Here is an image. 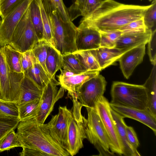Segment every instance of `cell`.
<instances>
[{
    "label": "cell",
    "instance_id": "4316f807",
    "mask_svg": "<svg viewBox=\"0 0 156 156\" xmlns=\"http://www.w3.org/2000/svg\"><path fill=\"white\" fill-rule=\"evenodd\" d=\"M40 103V99H37L18 104V118L20 121L36 118L39 110Z\"/></svg>",
    "mask_w": 156,
    "mask_h": 156
},
{
    "label": "cell",
    "instance_id": "30bf717a",
    "mask_svg": "<svg viewBox=\"0 0 156 156\" xmlns=\"http://www.w3.org/2000/svg\"><path fill=\"white\" fill-rule=\"evenodd\" d=\"M58 85L59 82L51 80L43 89L39 110L35 118L38 122L44 123L53 110L55 104L64 96L65 89L61 87L58 90L57 86Z\"/></svg>",
    "mask_w": 156,
    "mask_h": 156
},
{
    "label": "cell",
    "instance_id": "f6af8a7d",
    "mask_svg": "<svg viewBox=\"0 0 156 156\" xmlns=\"http://www.w3.org/2000/svg\"><path fill=\"white\" fill-rule=\"evenodd\" d=\"M126 129L129 141L135 148L137 149L140 145V143L135 131L133 127L127 125Z\"/></svg>",
    "mask_w": 156,
    "mask_h": 156
},
{
    "label": "cell",
    "instance_id": "74e56055",
    "mask_svg": "<svg viewBox=\"0 0 156 156\" xmlns=\"http://www.w3.org/2000/svg\"><path fill=\"white\" fill-rule=\"evenodd\" d=\"M18 104L0 99V117L18 118Z\"/></svg>",
    "mask_w": 156,
    "mask_h": 156
},
{
    "label": "cell",
    "instance_id": "83f0119b",
    "mask_svg": "<svg viewBox=\"0 0 156 156\" xmlns=\"http://www.w3.org/2000/svg\"><path fill=\"white\" fill-rule=\"evenodd\" d=\"M73 53L86 71H101L97 59L90 50L77 51Z\"/></svg>",
    "mask_w": 156,
    "mask_h": 156
},
{
    "label": "cell",
    "instance_id": "9a60e30c",
    "mask_svg": "<svg viewBox=\"0 0 156 156\" xmlns=\"http://www.w3.org/2000/svg\"><path fill=\"white\" fill-rule=\"evenodd\" d=\"M145 53V45H141L128 50L119 59L120 68L126 79L129 77L135 68L142 62Z\"/></svg>",
    "mask_w": 156,
    "mask_h": 156
},
{
    "label": "cell",
    "instance_id": "f35d334b",
    "mask_svg": "<svg viewBox=\"0 0 156 156\" xmlns=\"http://www.w3.org/2000/svg\"><path fill=\"white\" fill-rule=\"evenodd\" d=\"M151 6L147 10L144 17V23L148 30L153 31L155 28L156 22V0H153Z\"/></svg>",
    "mask_w": 156,
    "mask_h": 156
},
{
    "label": "cell",
    "instance_id": "e0dca14e",
    "mask_svg": "<svg viewBox=\"0 0 156 156\" xmlns=\"http://www.w3.org/2000/svg\"><path fill=\"white\" fill-rule=\"evenodd\" d=\"M111 110L121 144L122 155L125 156H140L137 149L131 145L128 140L126 129L127 125L124 120V118L111 108Z\"/></svg>",
    "mask_w": 156,
    "mask_h": 156
},
{
    "label": "cell",
    "instance_id": "3957f363",
    "mask_svg": "<svg viewBox=\"0 0 156 156\" xmlns=\"http://www.w3.org/2000/svg\"><path fill=\"white\" fill-rule=\"evenodd\" d=\"M42 2L51 20L55 48L62 55L77 51L76 44L77 27L72 21L62 20L56 11L51 10L45 2Z\"/></svg>",
    "mask_w": 156,
    "mask_h": 156
},
{
    "label": "cell",
    "instance_id": "d590c367",
    "mask_svg": "<svg viewBox=\"0 0 156 156\" xmlns=\"http://www.w3.org/2000/svg\"><path fill=\"white\" fill-rule=\"evenodd\" d=\"M52 10L55 11L61 19L65 22L71 21L69 18L67 8L62 0H42Z\"/></svg>",
    "mask_w": 156,
    "mask_h": 156
},
{
    "label": "cell",
    "instance_id": "ffe728a7",
    "mask_svg": "<svg viewBox=\"0 0 156 156\" xmlns=\"http://www.w3.org/2000/svg\"><path fill=\"white\" fill-rule=\"evenodd\" d=\"M21 84L18 104L40 99L42 90L40 89L25 73Z\"/></svg>",
    "mask_w": 156,
    "mask_h": 156
},
{
    "label": "cell",
    "instance_id": "603a6c76",
    "mask_svg": "<svg viewBox=\"0 0 156 156\" xmlns=\"http://www.w3.org/2000/svg\"><path fill=\"white\" fill-rule=\"evenodd\" d=\"M9 69L0 46V83L1 99L10 101Z\"/></svg>",
    "mask_w": 156,
    "mask_h": 156
},
{
    "label": "cell",
    "instance_id": "277c9868",
    "mask_svg": "<svg viewBox=\"0 0 156 156\" xmlns=\"http://www.w3.org/2000/svg\"><path fill=\"white\" fill-rule=\"evenodd\" d=\"M110 103L141 110L147 108V98L143 85L115 81L111 91Z\"/></svg>",
    "mask_w": 156,
    "mask_h": 156
},
{
    "label": "cell",
    "instance_id": "cb8c5ba5",
    "mask_svg": "<svg viewBox=\"0 0 156 156\" xmlns=\"http://www.w3.org/2000/svg\"><path fill=\"white\" fill-rule=\"evenodd\" d=\"M24 73L42 90L51 80L48 74L35 57L32 66Z\"/></svg>",
    "mask_w": 156,
    "mask_h": 156
},
{
    "label": "cell",
    "instance_id": "8d00e7d4",
    "mask_svg": "<svg viewBox=\"0 0 156 156\" xmlns=\"http://www.w3.org/2000/svg\"><path fill=\"white\" fill-rule=\"evenodd\" d=\"M148 30L143 18L128 23L119 30L122 34H133L144 33Z\"/></svg>",
    "mask_w": 156,
    "mask_h": 156
},
{
    "label": "cell",
    "instance_id": "4fadbf2b",
    "mask_svg": "<svg viewBox=\"0 0 156 156\" xmlns=\"http://www.w3.org/2000/svg\"><path fill=\"white\" fill-rule=\"evenodd\" d=\"M111 108L121 116L136 120L150 128L156 134V116L148 109L141 110L109 102Z\"/></svg>",
    "mask_w": 156,
    "mask_h": 156
},
{
    "label": "cell",
    "instance_id": "d6986e66",
    "mask_svg": "<svg viewBox=\"0 0 156 156\" xmlns=\"http://www.w3.org/2000/svg\"><path fill=\"white\" fill-rule=\"evenodd\" d=\"M152 31L148 30L143 33L122 34L117 40L115 48L130 50L141 45H146L150 39Z\"/></svg>",
    "mask_w": 156,
    "mask_h": 156
},
{
    "label": "cell",
    "instance_id": "4dcf8cb0",
    "mask_svg": "<svg viewBox=\"0 0 156 156\" xmlns=\"http://www.w3.org/2000/svg\"><path fill=\"white\" fill-rule=\"evenodd\" d=\"M62 55V67L76 74L86 71L82 66L73 53L66 54Z\"/></svg>",
    "mask_w": 156,
    "mask_h": 156
},
{
    "label": "cell",
    "instance_id": "60d3db41",
    "mask_svg": "<svg viewBox=\"0 0 156 156\" xmlns=\"http://www.w3.org/2000/svg\"><path fill=\"white\" fill-rule=\"evenodd\" d=\"M102 0H85L81 16L86 17L93 12L100 5Z\"/></svg>",
    "mask_w": 156,
    "mask_h": 156
},
{
    "label": "cell",
    "instance_id": "7c38bea8",
    "mask_svg": "<svg viewBox=\"0 0 156 156\" xmlns=\"http://www.w3.org/2000/svg\"><path fill=\"white\" fill-rule=\"evenodd\" d=\"M33 0H25L4 18L0 25V46L9 44L13 31Z\"/></svg>",
    "mask_w": 156,
    "mask_h": 156
},
{
    "label": "cell",
    "instance_id": "c3c4849f",
    "mask_svg": "<svg viewBox=\"0 0 156 156\" xmlns=\"http://www.w3.org/2000/svg\"><path fill=\"white\" fill-rule=\"evenodd\" d=\"M0 99H1V87H0Z\"/></svg>",
    "mask_w": 156,
    "mask_h": 156
},
{
    "label": "cell",
    "instance_id": "ab89813d",
    "mask_svg": "<svg viewBox=\"0 0 156 156\" xmlns=\"http://www.w3.org/2000/svg\"><path fill=\"white\" fill-rule=\"evenodd\" d=\"M25 0H0V16L2 19L20 5Z\"/></svg>",
    "mask_w": 156,
    "mask_h": 156
},
{
    "label": "cell",
    "instance_id": "e575fe53",
    "mask_svg": "<svg viewBox=\"0 0 156 156\" xmlns=\"http://www.w3.org/2000/svg\"><path fill=\"white\" fill-rule=\"evenodd\" d=\"M20 122L19 118L0 117V140L7 133L14 130Z\"/></svg>",
    "mask_w": 156,
    "mask_h": 156
},
{
    "label": "cell",
    "instance_id": "5bb4252c",
    "mask_svg": "<svg viewBox=\"0 0 156 156\" xmlns=\"http://www.w3.org/2000/svg\"><path fill=\"white\" fill-rule=\"evenodd\" d=\"M100 34L95 29L80 24L77 27L76 44L77 51L91 50L100 47Z\"/></svg>",
    "mask_w": 156,
    "mask_h": 156
},
{
    "label": "cell",
    "instance_id": "8fae6325",
    "mask_svg": "<svg viewBox=\"0 0 156 156\" xmlns=\"http://www.w3.org/2000/svg\"><path fill=\"white\" fill-rule=\"evenodd\" d=\"M71 110L66 106H59L58 113L52 116L47 125L53 139L66 151L68 126Z\"/></svg>",
    "mask_w": 156,
    "mask_h": 156
},
{
    "label": "cell",
    "instance_id": "ac0fdd59",
    "mask_svg": "<svg viewBox=\"0 0 156 156\" xmlns=\"http://www.w3.org/2000/svg\"><path fill=\"white\" fill-rule=\"evenodd\" d=\"M129 50L115 47H100L90 50L97 59L101 70L118 61Z\"/></svg>",
    "mask_w": 156,
    "mask_h": 156
},
{
    "label": "cell",
    "instance_id": "7a4b0ae2",
    "mask_svg": "<svg viewBox=\"0 0 156 156\" xmlns=\"http://www.w3.org/2000/svg\"><path fill=\"white\" fill-rule=\"evenodd\" d=\"M23 147L39 150L50 156H68L69 154L52 137L47 124L35 118L20 121L16 133Z\"/></svg>",
    "mask_w": 156,
    "mask_h": 156
},
{
    "label": "cell",
    "instance_id": "7dc6e473",
    "mask_svg": "<svg viewBox=\"0 0 156 156\" xmlns=\"http://www.w3.org/2000/svg\"><path fill=\"white\" fill-rule=\"evenodd\" d=\"M60 70L61 71V73L59 75L62 76L69 77L78 74L67 69H63V70L61 69Z\"/></svg>",
    "mask_w": 156,
    "mask_h": 156
},
{
    "label": "cell",
    "instance_id": "f1b7e54d",
    "mask_svg": "<svg viewBox=\"0 0 156 156\" xmlns=\"http://www.w3.org/2000/svg\"><path fill=\"white\" fill-rule=\"evenodd\" d=\"M39 4L43 26V39L48 44L55 48L53 32L51 20L49 15L45 9L42 0H37Z\"/></svg>",
    "mask_w": 156,
    "mask_h": 156
},
{
    "label": "cell",
    "instance_id": "52a82bcc",
    "mask_svg": "<svg viewBox=\"0 0 156 156\" xmlns=\"http://www.w3.org/2000/svg\"><path fill=\"white\" fill-rule=\"evenodd\" d=\"M39 41L30 20L29 7L15 28L9 44L23 53L31 50Z\"/></svg>",
    "mask_w": 156,
    "mask_h": 156
},
{
    "label": "cell",
    "instance_id": "5b68a950",
    "mask_svg": "<svg viewBox=\"0 0 156 156\" xmlns=\"http://www.w3.org/2000/svg\"><path fill=\"white\" fill-rule=\"evenodd\" d=\"M72 115L68 126L66 151L70 156L76 154L83 147V141L87 139L86 126L87 119L81 112L83 106L77 98H72Z\"/></svg>",
    "mask_w": 156,
    "mask_h": 156
},
{
    "label": "cell",
    "instance_id": "7402d4cb",
    "mask_svg": "<svg viewBox=\"0 0 156 156\" xmlns=\"http://www.w3.org/2000/svg\"><path fill=\"white\" fill-rule=\"evenodd\" d=\"M147 98V108L156 116V65H153L150 74L143 85Z\"/></svg>",
    "mask_w": 156,
    "mask_h": 156
},
{
    "label": "cell",
    "instance_id": "d4e9b609",
    "mask_svg": "<svg viewBox=\"0 0 156 156\" xmlns=\"http://www.w3.org/2000/svg\"><path fill=\"white\" fill-rule=\"evenodd\" d=\"M6 63L9 69L17 73H24L22 68L20 58L22 53L10 44L1 47Z\"/></svg>",
    "mask_w": 156,
    "mask_h": 156
},
{
    "label": "cell",
    "instance_id": "1f68e13d",
    "mask_svg": "<svg viewBox=\"0 0 156 156\" xmlns=\"http://www.w3.org/2000/svg\"><path fill=\"white\" fill-rule=\"evenodd\" d=\"M49 45L46 41L43 39L39 41L32 50L34 57L48 74L45 62L47 56V50Z\"/></svg>",
    "mask_w": 156,
    "mask_h": 156
},
{
    "label": "cell",
    "instance_id": "7bdbcfd3",
    "mask_svg": "<svg viewBox=\"0 0 156 156\" xmlns=\"http://www.w3.org/2000/svg\"><path fill=\"white\" fill-rule=\"evenodd\" d=\"M156 30L152 31L148 42V54L151 64L156 65Z\"/></svg>",
    "mask_w": 156,
    "mask_h": 156
},
{
    "label": "cell",
    "instance_id": "836d02e7",
    "mask_svg": "<svg viewBox=\"0 0 156 156\" xmlns=\"http://www.w3.org/2000/svg\"><path fill=\"white\" fill-rule=\"evenodd\" d=\"M21 147L14 130L7 133L0 140V152L9 150L14 147Z\"/></svg>",
    "mask_w": 156,
    "mask_h": 156
},
{
    "label": "cell",
    "instance_id": "b9f144b4",
    "mask_svg": "<svg viewBox=\"0 0 156 156\" xmlns=\"http://www.w3.org/2000/svg\"><path fill=\"white\" fill-rule=\"evenodd\" d=\"M84 0H75L74 3L67 8L69 16L71 21L81 16Z\"/></svg>",
    "mask_w": 156,
    "mask_h": 156
},
{
    "label": "cell",
    "instance_id": "484cf974",
    "mask_svg": "<svg viewBox=\"0 0 156 156\" xmlns=\"http://www.w3.org/2000/svg\"><path fill=\"white\" fill-rule=\"evenodd\" d=\"M30 20L39 41L43 40L44 29L39 6L37 0H33L29 6Z\"/></svg>",
    "mask_w": 156,
    "mask_h": 156
},
{
    "label": "cell",
    "instance_id": "44dd1931",
    "mask_svg": "<svg viewBox=\"0 0 156 156\" xmlns=\"http://www.w3.org/2000/svg\"><path fill=\"white\" fill-rule=\"evenodd\" d=\"M45 65L50 80L57 81L55 75L62 67V55L55 48L49 45L47 50Z\"/></svg>",
    "mask_w": 156,
    "mask_h": 156
},
{
    "label": "cell",
    "instance_id": "2e32d148",
    "mask_svg": "<svg viewBox=\"0 0 156 156\" xmlns=\"http://www.w3.org/2000/svg\"><path fill=\"white\" fill-rule=\"evenodd\" d=\"M99 71H86L69 77L57 76L59 84L67 90L72 98H76V93L80 87L85 82L99 74Z\"/></svg>",
    "mask_w": 156,
    "mask_h": 156
},
{
    "label": "cell",
    "instance_id": "6da1fadb",
    "mask_svg": "<svg viewBox=\"0 0 156 156\" xmlns=\"http://www.w3.org/2000/svg\"><path fill=\"white\" fill-rule=\"evenodd\" d=\"M151 5L126 4L113 0H103L93 12L83 17L80 24L93 27L99 32L119 30L128 23L143 18Z\"/></svg>",
    "mask_w": 156,
    "mask_h": 156
},
{
    "label": "cell",
    "instance_id": "d6a6232c",
    "mask_svg": "<svg viewBox=\"0 0 156 156\" xmlns=\"http://www.w3.org/2000/svg\"><path fill=\"white\" fill-rule=\"evenodd\" d=\"M100 34V47L114 48L116 42L122 34L120 30L99 32Z\"/></svg>",
    "mask_w": 156,
    "mask_h": 156
},
{
    "label": "cell",
    "instance_id": "9c48e42d",
    "mask_svg": "<svg viewBox=\"0 0 156 156\" xmlns=\"http://www.w3.org/2000/svg\"><path fill=\"white\" fill-rule=\"evenodd\" d=\"M107 82L99 74L84 83L76 93V98L83 106L94 109L104 96Z\"/></svg>",
    "mask_w": 156,
    "mask_h": 156
},
{
    "label": "cell",
    "instance_id": "f546056e",
    "mask_svg": "<svg viewBox=\"0 0 156 156\" xmlns=\"http://www.w3.org/2000/svg\"><path fill=\"white\" fill-rule=\"evenodd\" d=\"M24 76V73L15 72L9 69L10 102L18 103L20 96L21 84Z\"/></svg>",
    "mask_w": 156,
    "mask_h": 156
},
{
    "label": "cell",
    "instance_id": "bcb514c9",
    "mask_svg": "<svg viewBox=\"0 0 156 156\" xmlns=\"http://www.w3.org/2000/svg\"><path fill=\"white\" fill-rule=\"evenodd\" d=\"M20 156H50L48 154L37 150L23 147L22 151L20 153Z\"/></svg>",
    "mask_w": 156,
    "mask_h": 156
},
{
    "label": "cell",
    "instance_id": "8992f818",
    "mask_svg": "<svg viewBox=\"0 0 156 156\" xmlns=\"http://www.w3.org/2000/svg\"><path fill=\"white\" fill-rule=\"evenodd\" d=\"M85 108L87 112L86 126L87 139L98 151V156L114 155V153L110 150L108 137L98 114L93 109Z\"/></svg>",
    "mask_w": 156,
    "mask_h": 156
},
{
    "label": "cell",
    "instance_id": "ee69618b",
    "mask_svg": "<svg viewBox=\"0 0 156 156\" xmlns=\"http://www.w3.org/2000/svg\"><path fill=\"white\" fill-rule=\"evenodd\" d=\"M34 59L35 57L32 50L22 53L20 58V62L24 73L32 66Z\"/></svg>",
    "mask_w": 156,
    "mask_h": 156
},
{
    "label": "cell",
    "instance_id": "681fc988",
    "mask_svg": "<svg viewBox=\"0 0 156 156\" xmlns=\"http://www.w3.org/2000/svg\"><path fill=\"white\" fill-rule=\"evenodd\" d=\"M1 20H0V24H1Z\"/></svg>",
    "mask_w": 156,
    "mask_h": 156
},
{
    "label": "cell",
    "instance_id": "ba28073f",
    "mask_svg": "<svg viewBox=\"0 0 156 156\" xmlns=\"http://www.w3.org/2000/svg\"><path fill=\"white\" fill-rule=\"evenodd\" d=\"M94 110L98 114L103 123L108 139L110 151L114 154L122 155L121 144L108 100L104 96L102 97Z\"/></svg>",
    "mask_w": 156,
    "mask_h": 156
}]
</instances>
